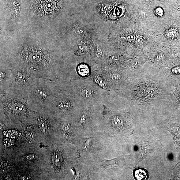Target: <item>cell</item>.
Wrapping results in <instances>:
<instances>
[{
	"mask_svg": "<svg viewBox=\"0 0 180 180\" xmlns=\"http://www.w3.org/2000/svg\"><path fill=\"white\" fill-rule=\"evenodd\" d=\"M13 59L3 65L7 68L24 71L36 78L59 82V71L56 56L50 49L40 45L26 44L17 48Z\"/></svg>",
	"mask_w": 180,
	"mask_h": 180,
	"instance_id": "obj_1",
	"label": "cell"
},
{
	"mask_svg": "<svg viewBox=\"0 0 180 180\" xmlns=\"http://www.w3.org/2000/svg\"><path fill=\"white\" fill-rule=\"evenodd\" d=\"M131 97L138 106L160 101L170 100L174 87L160 69L146 70L132 77Z\"/></svg>",
	"mask_w": 180,
	"mask_h": 180,
	"instance_id": "obj_2",
	"label": "cell"
},
{
	"mask_svg": "<svg viewBox=\"0 0 180 180\" xmlns=\"http://www.w3.org/2000/svg\"><path fill=\"white\" fill-rule=\"evenodd\" d=\"M0 104L1 112L13 120L25 121L34 117L37 112L30 106L28 97L9 90L0 97Z\"/></svg>",
	"mask_w": 180,
	"mask_h": 180,
	"instance_id": "obj_3",
	"label": "cell"
},
{
	"mask_svg": "<svg viewBox=\"0 0 180 180\" xmlns=\"http://www.w3.org/2000/svg\"><path fill=\"white\" fill-rule=\"evenodd\" d=\"M109 144V137L97 131L81 136L77 145L80 157L88 160L102 158Z\"/></svg>",
	"mask_w": 180,
	"mask_h": 180,
	"instance_id": "obj_4",
	"label": "cell"
},
{
	"mask_svg": "<svg viewBox=\"0 0 180 180\" xmlns=\"http://www.w3.org/2000/svg\"><path fill=\"white\" fill-rule=\"evenodd\" d=\"M58 85L46 79H36L27 91L28 102L34 111L37 112L47 108Z\"/></svg>",
	"mask_w": 180,
	"mask_h": 180,
	"instance_id": "obj_5",
	"label": "cell"
},
{
	"mask_svg": "<svg viewBox=\"0 0 180 180\" xmlns=\"http://www.w3.org/2000/svg\"><path fill=\"white\" fill-rule=\"evenodd\" d=\"M60 90L61 87L58 84L46 108L54 116L69 115L72 113L74 108L72 97L68 92Z\"/></svg>",
	"mask_w": 180,
	"mask_h": 180,
	"instance_id": "obj_6",
	"label": "cell"
},
{
	"mask_svg": "<svg viewBox=\"0 0 180 180\" xmlns=\"http://www.w3.org/2000/svg\"><path fill=\"white\" fill-rule=\"evenodd\" d=\"M11 70L12 73V87L8 90L28 97V89L34 82L36 78L24 71L16 69Z\"/></svg>",
	"mask_w": 180,
	"mask_h": 180,
	"instance_id": "obj_7",
	"label": "cell"
},
{
	"mask_svg": "<svg viewBox=\"0 0 180 180\" xmlns=\"http://www.w3.org/2000/svg\"><path fill=\"white\" fill-rule=\"evenodd\" d=\"M30 9L39 14H52L63 6L64 0H27Z\"/></svg>",
	"mask_w": 180,
	"mask_h": 180,
	"instance_id": "obj_8",
	"label": "cell"
},
{
	"mask_svg": "<svg viewBox=\"0 0 180 180\" xmlns=\"http://www.w3.org/2000/svg\"><path fill=\"white\" fill-rule=\"evenodd\" d=\"M12 84V70L1 65L0 69V89L6 91L10 88Z\"/></svg>",
	"mask_w": 180,
	"mask_h": 180,
	"instance_id": "obj_9",
	"label": "cell"
},
{
	"mask_svg": "<svg viewBox=\"0 0 180 180\" xmlns=\"http://www.w3.org/2000/svg\"><path fill=\"white\" fill-rule=\"evenodd\" d=\"M5 6L7 10L11 13L17 14L21 10L20 0H7Z\"/></svg>",
	"mask_w": 180,
	"mask_h": 180,
	"instance_id": "obj_10",
	"label": "cell"
},
{
	"mask_svg": "<svg viewBox=\"0 0 180 180\" xmlns=\"http://www.w3.org/2000/svg\"><path fill=\"white\" fill-rule=\"evenodd\" d=\"M133 175L134 178L136 180H147L149 176L148 170L142 168H137L134 170Z\"/></svg>",
	"mask_w": 180,
	"mask_h": 180,
	"instance_id": "obj_11",
	"label": "cell"
},
{
	"mask_svg": "<svg viewBox=\"0 0 180 180\" xmlns=\"http://www.w3.org/2000/svg\"><path fill=\"white\" fill-rule=\"evenodd\" d=\"M78 70L82 76H85L87 75L88 72V67L85 65H80L78 67Z\"/></svg>",
	"mask_w": 180,
	"mask_h": 180,
	"instance_id": "obj_12",
	"label": "cell"
},
{
	"mask_svg": "<svg viewBox=\"0 0 180 180\" xmlns=\"http://www.w3.org/2000/svg\"><path fill=\"white\" fill-rule=\"evenodd\" d=\"M91 90L89 88H85L81 91V96L84 98H88L92 95Z\"/></svg>",
	"mask_w": 180,
	"mask_h": 180,
	"instance_id": "obj_13",
	"label": "cell"
},
{
	"mask_svg": "<svg viewBox=\"0 0 180 180\" xmlns=\"http://www.w3.org/2000/svg\"><path fill=\"white\" fill-rule=\"evenodd\" d=\"M111 76L114 80L117 81L120 80L122 78V75L118 73H112Z\"/></svg>",
	"mask_w": 180,
	"mask_h": 180,
	"instance_id": "obj_14",
	"label": "cell"
},
{
	"mask_svg": "<svg viewBox=\"0 0 180 180\" xmlns=\"http://www.w3.org/2000/svg\"><path fill=\"white\" fill-rule=\"evenodd\" d=\"M156 14L159 16H162L163 14V9L160 7H156L155 9Z\"/></svg>",
	"mask_w": 180,
	"mask_h": 180,
	"instance_id": "obj_15",
	"label": "cell"
},
{
	"mask_svg": "<svg viewBox=\"0 0 180 180\" xmlns=\"http://www.w3.org/2000/svg\"><path fill=\"white\" fill-rule=\"evenodd\" d=\"M136 36L132 34H128L126 36V39L129 42L135 41Z\"/></svg>",
	"mask_w": 180,
	"mask_h": 180,
	"instance_id": "obj_16",
	"label": "cell"
},
{
	"mask_svg": "<svg viewBox=\"0 0 180 180\" xmlns=\"http://www.w3.org/2000/svg\"><path fill=\"white\" fill-rule=\"evenodd\" d=\"M176 32L174 29H171L169 30L167 34V36L171 37H174L176 35Z\"/></svg>",
	"mask_w": 180,
	"mask_h": 180,
	"instance_id": "obj_17",
	"label": "cell"
},
{
	"mask_svg": "<svg viewBox=\"0 0 180 180\" xmlns=\"http://www.w3.org/2000/svg\"><path fill=\"white\" fill-rule=\"evenodd\" d=\"M96 81L98 82V83L102 87H104L106 85L105 82L102 79L99 77H97L96 79Z\"/></svg>",
	"mask_w": 180,
	"mask_h": 180,
	"instance_id": "obj_18",
	"label": "cell"
},
{
	"mask_svg": "<svg viewBox=\"0 0 180 180\" xmlns=\"http://www.w3.org/2000/svg\"><path fill=\"white\" fill-rule=\"evenodd\" d=\"M143 38L142 37L140 36H136V39H135V41H136V42L137 43H140L142 42L143 40Z\"/></svg>",
	"mask_w": 180,
	"mask_h": 180,
	"instance_id": "obj_19",
	"label": "cell"
},
{
	"mask_svg": "<svg viewBox=\"0 0 180 180\" xmlns=\"http://www.w3.org/2000/svg\"><path fill=\"white\" fill-rule=\"evenodd\" d=\"M103 54V52L101 50V49L98 48L97 49L96 52V56L98 58H100L101 57H102Z\"/></svg>",
	"mask_w": 180,
	"mask_h": 180,
	"instance_id": "obj_20",
	"label": "cell"
}]
</instances>
